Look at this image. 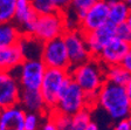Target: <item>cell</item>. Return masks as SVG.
Listing matches in <instances>:
<instances>
[{
	"label": "cell",
	"mask_w": 131,
	"mask_h": 130,
	"mask_svg": "<svg viewBox=\"0 0 131 130\" xmlns=\"http://www.w3.org/2000/svg\"><path fill=\"white\" fill-rule=\"evenodd\" d=\"M97 106L101 107L115 122L131 116V101L125 86L106 81L98 92Z\"/></svg>",
	"instance_id": "obj_1"
},
{
	"label": "cell",
	"mask_w": 131,
	"mask_h": 130,
	"mask_svg": "<svg viewBox=\"0 0 131 130\" xmlns=\"http://www.w3.org/2000/svg\"><path fill=\"white\" fill-rule=\"evenodd\" d=\"M73 80L85 92V94H98L105 80V66L96 57L74 67L69 71Z\"/></svg>",
	"instance_id": "obj_2"
},
{
	"label": "cell",
	"mask_w": 131,
	"mask_h": 130,
	"mask_svg": "<svg viewBox=\"0 0 131 130\" xmlns=\"http://www.w3.org/2000/svg\"><path fill=\"white\" fill-rule=\"evenodd\" d=\"M87 107V94L81 87L69 76L64 80L57 101L56 110L73 116L77 111Z\"/></svg>",
	"instance_id": "obj_3"
},
{
	"label": "cell",
	"mask_w": 131,
	"mask_h": 130,
	"mask_svg": "<svg viewBox=\"0 0 131 130\" xmlns=\"http://www.w3.org/2000/svg\"><path fill=\"white\" fill-rule=\"evenodd\" d=\"M67 31L68 27L66 21V12L56 11L54 13L39 15L32 38L38 40L40 43H43L52 39L63 36Z\"/></svg>",
	"instance_id": "obj_4"
},
{
	"label": "cell",
	"mask_w": 131,
	"mask_h": 130,
	"mask_svg": "<svg viewBox=\"0 0 131 130\" xmlns=\"http://www.w3.org/2000/svg\"><path fill=\"white\" fill-rule=\"evenodd\" d=\"M40 57L47 68H59L66 71L71 69L63 36H59L41 43Z\"/></svg>",
	"instance_id": "obj_5"
},
{
	"label": "cell",
	"mask_w": 131,
	"mask_h": 130,
	"mask_svg": "<svg viewBox=\"0 0 131 130\" xmlns=\"http://www.w3.org/2000/svg\"><path fill=\"white\" fill-rule=\"evenodd\" d=\"M69 76V71L59 68H47L40 92L42 94L48 110L55 109L64 80Z\"/></svg>",
	"instance_id": "obj_6"
},
{
	"label": "cell",
	"mask_w": 131,
	"mask_h": 130,
	"mask_svg": "<svg viewBox=\"0 0 131 130\" xmlns=\"http://www.w3.org/2000/svg\"><path fill=\"white\" fill-rule=\"evenodd\" d=\"M19 68V82L22 89L40 90L47 71L41 57H27Z\"/></svg>",
	"instance_id": "obj_7"
},
{
	"label": "cell",
	"mask_w": 131,
	"mask_h": 130,
	"mask_svg": "<svg viewBox=\"0 0 131 130\" xmlns=\"http://www.w3.org/2000/svg\"><path fill=\"white\" fill-rule=\"evenodd\" d=\"M63 39L67 46V52H68L71 68L87 62L88 60L93 57L85 43L84 35L79 28L68 29L63 34Z\"/></svg>",
	"instance_id": "obj_8"
},
{
	"label": "cell",
	"mask_w": 131,
	"mask_h": 130,
	"mask_svg": "<svg viewBox=\"0 0 131 130\" xmlns=\"http://www.w3.org/2000/svg\"><path fill=\"white\" fill-rule=\"evenodd\" d=\"M21 90L19 79H16L12 72L0 71V108L19 104Z\"/></svg>",
	"instance_id": "obj_9"
},
{
	"label": "cell",
	"mask_w": 131,
	"mask_h": 130,
	"mask_svg": "<svg viewBox=\"0 0 131 130\" xmlns=\"http://www.w3.org/2000/svg\"><path fill=\"white\" fill-rule=\"evenodd\" d=\"M84 40L93 57H97L102 49L116 38V25L108 21L104 26L91 32L83 33Z\"/></svg>",
	"instance_id": "obj_10"
},
{
	"label": "cell",
	"mask_w": 131,
	"mask_h": 130,
	"mask_svg": "<svg viewBox=\"0 0 131 130\" xmlns=\"http://www.w3.org/2000/svg\"><path fill=\"white\" fill-rule=\"evenodd\" d=\"M39 14L33 8L32 0H18L14 22L24 36H32L35 31Z\"/></svg>",
	"instance_id": "obj_11"
},
{
	"label": "cell",
	"mask_w": 131,
	"mask_h": 130,
	"mask_svg": "<svg viewBox=\"0 0 131 130\" xmlns=\"http://www.w3.org/2000/svg\"><path fill=\"white\" fill-rule=\"evenodd\" d=\"M109 11L110 8L108 0H98L80 22L79 29L82 33H87L104 26L109 21Z\"/></svg>",
	"instance_id": "obj_12"
},
{
	"label": "cell",
	"mask_w": 131,
	"mask_h": 130,
	"mask_svg": "<svg viewBox=\"0 0 131 130\" xmlns=\"http://www.w3.org/2000/svg\"><path fill=\"white\" fill-rule=\"evenodd\" d=\"M130 47V43L115 38L102 49V52L96 59L100 60L105 67L121 65Z\"/></svg>",
	"instance_id": "obj_13"
},
{
	"label": "cell",
	"mask_w": 131,
	"mask_h": 130,
	"mask_svg": "<svg viewBox=\"0 0 131 130\" xmlns=\"http://www.w3.org/2000/svg\"><path fill=\"white\" fill-rule=\"evenodd\" d=\"M27 59L25 48L21 41L7 47L0 48V68L1 71L13 72L15 68L20 67Z\"/></svg>",
	"instance_id": "obj_14"
},
{
	"label": "cell",
	"mask_w": 131,
	"mask_h": 130,
	"mask_svg": "<svg viewBox=\"0 0 131 130\" xmlns=\"http://www.w3.org/2000/svg\"><path fill=\"white\" fill-rule=\"evenodd\" d=\"M26 110L20 104L4 108L0 113V130H25Z\"/></svg>",
	"instance_id": "obj_15"
},
{
	"label": "cell",
	"mask_w": 131,
	"mask_h": 130,
	"mask_svg": "<svg viewBox=\"0 0 131 130\" xmlns=\"http://www.w3.org/2000/svg\"><path fill=\"white\" fill-rule=\"evenodd\" d=\"M19 104L26 110V113H38L43 116L48 115L49 110L40 90L22 89Z\"/></svg>",
	"instance_id": "obj_16"
},
{
	"label": "cell",
	"mask_w": 131,
	"mask_h": 130,
	"mask_svg": "<svg viewBox=\"0 0 131 130\" xmlns=\"http://www.w3.org/2000/svg\"><path fill=\"white\" fill-rule=\"evenodd\" d=\"M109 3V21L114 25H121L126 22L128 18L130 16V4L125 0H108Z\"/></svg>",
	"instance_id": "obj_17"
},
{
	"label": "cell",
	"mask_w": 131,
	"mask_h": 130,
	"mask_svg": "<svg viewBox=\"0 0 131 130\" xmlns=\"http://www.w3.org/2000/svg\"><path fill=\"white\" fill-rule=\"evenodd\" d=\"M22 33L18 26L12 22L9 24H0V48L14 45L21 41Z\"/></svg>",
	"instance_id": "obj_18"
},
{
	"label": "cell",
	"mask_w": 131,
	"mask_h": 130,
	"mask_svg": "<svg viewBox=\"0 0 131 130\" xmlns=\"http://www.w3.org/2000/svg\"><path fill=\"white\" fill-rule=\"evenodd\" d=\"M130 79L131 74L122 65L105 67V80L108 82L118 84V86H126Z\"/></svg>",
	"instance_id": "obj_19"
},
{
	"label": "cell",
	"mask_w": 131,
	"mask_h": 130,
	"mask_svg": "<svg viewBox=\"0 0 131 130\" xmlns=\"http://www.w3.org/2000/svg\"><path fill=\"white\" fill-rule=\"evenodd\" d=\"M91 111L93 109L85 108L81 109L76 114L71 116V128L70 130H85L88 125L93 122L91 121Z\"/></svg>",
	"instance_id": "obj_20"
},
{
	"label": "cell",
	"mask_w": 131,
	"mask_h": 130,
	"mask_svg": "<svg viewBox=\"0 0 131 130\" xmlns=\"http://www.w3.org/2000/svg\"><path fill=\"white\" fill-rule=\"evenodd\" d=\"M98 0H71L70 7L74 12L75 19H76L77 25H80V22L83 20V18L85 16L87 12L90 8L93 7Z\"/></svg>",
	"instance_id": "obj_21"
},
{
	"label": "cell",
	"mask_w": 131,
	"mask_h": 130,
	"mask_svg": "<svg viewBox=\"0 0 131 130\" xmlns=\"http://www.w3.org/2000/svg\"><path fill=\"white\" fill-rule=\"evenodd\" d=\"M18 0H0V24L14 21Z\"/></svg>",
	"instance_id": "obj_22"
},
{
	"label": "cell",
	"mask_w": 131,
	"mask_h": 130,
	"mask_svg": "<svg viewBox=\"0 0 131 130\" xmlns=\"http://www.w3.org/2000/svg\"><path fill=\"white\" fill-rule=\"evenodd\" d=\"M47 116L56 124L59 130H70V128H71V116L70 115L61 113V111L56 110V109H52V110L48 111V115H47Z\"/></svg>",
	"instance_id": "obj_23"
},
{
	"label": "cell",
	"mask_w": 131,
	"mask_h": 130,
	"mask_svg": "<svg viewBox=\"0 0 131 130\" xmlns=\"http://www.w3.org/2000/svg\"><path fill=\"white\" fill-rule=\"evenodd\" d=\"M33 8L39 15H43V14L54 13L59 11L53 0H32Z\"/></svg>",
	"instance_id": "obj_24"
},
{
	"label": "cell",
	"mask_w": 131,
	"mask_h": 130,
	"mask_svg": "<svg viewBox=\"0 0 131 130\" xmlns=\"http://www.w3.org/2000/svg\"><path fill=\"white\" fill-rule=\"evenodd\" d=\"M43 115L38 113H26L25 116V130H40L42 122L41 118Z\"/></svg>",
	"instance_id": "obj_25"
},
{
	"label": "cell",
	"mask_w": 131,
	"mask_h": 130,
	"mask_svg": "<svg viewBox=\"0 0 131 130\" xmlns=\"http://www.w3.org/2000/svg\"><path fill=\"white\" fill-rule=\"evenodd\" d=\"M116 38L131 45V27L126 22L116 26Z\"/></svg>",
	"instance_id": "obj_26"
},
{
	"label": "cell",
	"mask_w": 131,
	"mask_h": 130,
	"mask_svg": "<svg viewBox=\"0 0 131 130\" xmlns=\"http://www.w3.org/2000/svg\"><path fill=\"white\" fill-rule=\"evenodd\" d=\"M112 130H131V124L129 122V118L117 121L112 127Z\"/></svg>",
	"instance_id": "obj_27"
},
{
	"label": "cell",
	"mask_w": 131,
	"mask_h": 130,
	"mask_svg": "<svg viewBox=\"0 0 131 130\" xmlns=\"http://www.w3.org/2000/svg\"><path fill=\"white\" fill-rule=\"evenodd\" d=\"M53 1L55 3L57 9L62 12L68 11L69 7H70V4H71V0H53Z\"/></svg>",
	"instance_id": "obj_28"
},
{
	"label": "cell",
	"mask_w": 131,
	"mask_h": 130,
	"mask_svg": "<svg viewBox=\"0 0 131 130\" xmlns=\"http://www.w3.org/2000/svg\"><path fill=\"white\" fill-rule=\"evenodd\" d=\"M40 130H59V128L56 127V124L48 116H46V121L42 123Z\"/></svg>",
	"instance_id": "obj_29"
},
{
	"label": "cell",
	"mask_w": 131,
	"mask_h": 130,
	"mask_svg": "<svg viewBox=\"0 0 131 130\" xmlns=\"http://www.w3.org/2000/svg\"><path fill=\"white\" fill-rule=\"evenodd\" d=\"M121 65H122L123 67L125 68L126 71L131 74V47L129 48L128 53L125 54V56H124V59H123V61H122Z\"/></svg>",
	"instance_id": "obj_30"
},
{
	"label": "cell",
	"mask_w": 131,
	"mask_h": 130,
	"mask_svg": "<svg viewBox=\"0 0 131 130\" xmlns=\"http://www.w3.org/2000/svg\"><path fill=\"white\" fill-rule=\"evenodd\" d=\"M125 89H126V93H128V95H129V98H130V101H131V79L129 80V82L126 83Z\"/></svg>",
	"instance_id": "obj_31"
},
{
	"label": "cell",
	"mask_w": 131,
	"mask_h": 130,
	"mask_svg": "<svg viewBox=\"0 0 131 130\" xmlns=\"http://www.w3.org/2000/svg\"><path fill=\"white\" fill-rule=\"evenodd\" d=\"M85 130H100V129H98V125L96 124L95 122H91L89 125H88V128Z\"/></svg>",
	"instance_id": "obj_32"
},
{
	"label": "cell",
	"mask_w": 131,
	"mask_h": 130,
	"mask_svg": "<svg viewBox=\"0 0 131 130\" xmlns=\"http://www.w3.org/2000/svg\"><path fill=\"white\" fill-rule=\"evenodd\" d=\"M126 24H128L129 26H130V27H131V14H130V16H129V18H128V20H126Z\"/></svg>",
	"instance_id": "obj_33"
},
{
	"label": "cell",
	"mask_w": 131,
	"mask_h": 130,
	"mask_svg": "<svg viewBox=\"0 0 131 130\" xmlns=\"http://www.w3.org/2000/svg\"><path fill=\"white\" fill-rule=\"evenodd\" d=\"M125 1H126L128 4H130V5H131V0H125Z\"/></svg>",
	"instance_id": "obj_34"
},
{
	"label": "cell",
	"mask_w": 131,
	"mask_h": 130,
	"mask_svg": "<svg viewBox=\"0 0 131 130\" xmlns=\"http://www.w3.org/2000/svg\"><path fill=\"white\" fill-rule=\"evenodd\" d=\"M1 110H3V109H1V108H0V113H1Z\"/></svg>",
	"instance_id": "obj_35"
},
{
	"label": "cell",
	"mask_w": 131,
	"mask_h": 130,
	"mask_svg": "<svg viewBox=\"0 0 131 130\" xmlns=\"http://www.w3.org/2000/svg\"><path fill=\"white\" fill-rule=\"evenodd\" d=\"M130 11H131V5H130Z\"/></svg>",
	"instance_id": "obj_36"
},
{
	"label": "cell",
	"mask_w": 131,
	"mask_h": 130,
	"mask_svg": "<svg viewBox=\"0 0 131 130\" xmlns=\"http://www.w3.org/2000/svg\"><path fill=\"white\" fill-rule=\"evenodd\" d=\"M0 71H1V68H0Z\"/></svg>",
	"instance_id": "obj_37"
}]
</instances>
